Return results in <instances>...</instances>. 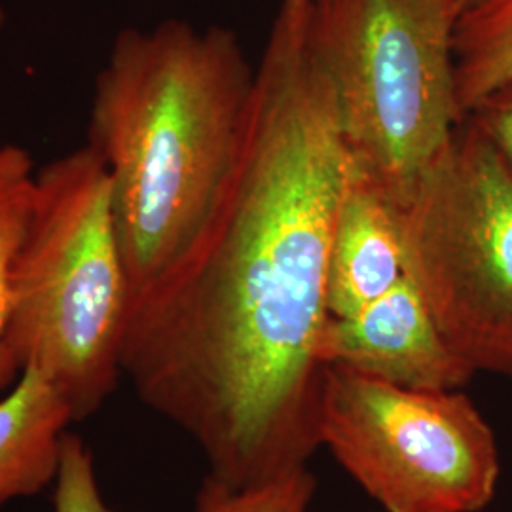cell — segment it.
Instances as JSON below:
<instances>
[{
	"mask_svg": "<svg viewBox=\"0 0 512 512\" xmlns=\"http://www.w3.org/2000/svg\"><path fill=\"white\" fill-rule=\"evenodd\" d=\"M315 490L308 467L251 486H230L207 475L194 512H311Z\"/></svg>",
	"mask_w": 512,
	"mask_h": 512,
	"instance_id": "7c38bea8",
	"label": "cell"
},
{
	"mask_svg": "<svg viewBox=\"0 0 512 512\" xmlns=\"http://www.w3.org/2000/svg\"><path fill=\"white\" fill-rule=\"evenodd\" d=\"M476 2H480V0H459V4H461V10H467V8H471L473 4Z\"/></svg>",
	"mask_w": 512,
	"mask_h": 512,
	"instance_id": "9a60e30c",
	"label": "cell"
},
{
	"mask_svg": "<svg viewBox=\"0 0 512 512\" xmlns=\"http://www.w3.org/2000/svg\"><path fill=\"white\" fill-rule=\"evenodd\" d=\"M399 211L384 192L351 173L330 241L327 304L332 317L365 310L403 277Z\"/></svg>",
	"mask_w": 512,
	"mask_h": 512,
	"instance_id": "ba28073f",
	"label": "cell"
},
{
	"mask_svg": "<svg viewBox=\"0 0 512 512\" xmlns=\"http://www.w3.org/2000/svg\"><path fill=\"white\" fill-rule=\"evenodd\" d=\"M73 410L37 368L0 397V507L54 484Z\"/></svg>",
	"mask_w": 512,
	"mask_h": 512,
	"instance_id": "9c48e42d",
	"label": "cell"
},
{
	"mask_svg": "<svg viewBox=\"0 0 512 512\" xmlns=\"http://www.w3.org/2000/svg\"><path fill=\"white\" fill-rule=\"evenodd\" d=\"M404 272L448 346L512 380V169L465 116L399 207Z\"/></svg>",
	"mask_w": 512,
	"mask_h": 512,
	"instance_id": "5b68a950",
	"label": "cell"
},
{
	"mask_svg": "<svg viewBox=\"0 0 512 512\" xmlns=\"http://www.w3.org/2000/svg\"><path fill=\"white\" fill-rule=\"evenodd\" d=\"M321 361L421 391H458L476 376L448 346L406 275L365 310L330 315L321 336Z\"/></svg>",
	"mask_w": 512,
	"mask_h": 512,
	"instance_id": "52a82bcc",
	"label": "cell"
},
{
	"mask_svg": "<svg viewBox=\"0 0 512 512\" xmlns=\"http://www.w3.org/2000/svg\"><path fill=\"white\" fill-rule=\"evenodd\" d=\"M459 0H311L353 171L395 207L465 118L456 88Z\"/></svg>",
	"mask_w": 512,
	"mask_h": 512,
	"instance_id": "277c9868",
	"label": "cell"
},
{
	"mask_svg": "<svg viewBox=\"0 0 512 512\" xmlns=\"http://www.w3.org/2000/svg\"><path fill=\"white\" fill-rule=\"evenodd\" d=\"M467 116L490 137L512 169V78L484 97Z\"/></svg>",
	"mask_w": 512,
	"mask_h": 512,
	"instance_id": "5bb4252c",
	"label": "cell"
},
{
	"mask_svg": "<svg viewBox=\"0 0 512 512\" xmlns=\"http://www.w3.org/2000/svg\"><path fill=\"white\" fill-rule=\"evenodd\" d=\"M0 147H2V143H0Z\"/></svg>",
	"mask_w": 512,
	"mask_h": 512,
	"instance_id": "e0dca14e",
	"label": "cell"
},
{
	"mask_svg": "<svg viewBox=\"0 0 512 512\" xmlns=\"http://www.w3.org/2000/svg\"><path fill=\"white\" fill-rule=\"evenodd\" d=\"M37 167L29 150L0 147V393L18 382L21 368L10 348L12 268L33 202Z\"/></svg>",
	"mask_w": 512,
	"mask_h": 512,
	"instance_id": "8fae6325",
	"label": "cell"
},
{
	"mask_svg": "<svg viewBox=\"0 0 512 512\" xmlns=\"http://www.w3.org/2000/svg\"><path fill=\"white\" fill-rule=\"evenodd\" d=\"M454 57L459 109L467 116L512 78V0H480L463 10Z\"/></svg>",
	"mask_w": 512,
	"mask_h": 512,
	"instance_id": "30bf717a",
	"label": "cell"
},
{
	"mask_svg": "<svg viewBox=\"0 0 512 512\" xmlns=\"http://www.w3.org/2000/svg\"><path fill=\"white\" fill-rule=\"evenodd\" d=\"M4 25H6V14H4V10L0 8V33H2V29H4Z\"/></svg>",
	"mask_w": 512,
	"mask_h": 512,
	"instance_id": "2e32d148",
	"label": "cell"
},
{
	"mask_svg": "<svg viewBox=\"0 0 512 512\" xmlns=\"http://www.w3.org/2000/svg\"><path fill=\"white\" fill-rule=\"evenodd\" d=\"M351 173L311 0H281L232 183L192 251L129 302L122 346L135 395L220 482L287 475L321 448L330 241Z\"/></svg>",
	"mask_w": 512,
	"mask_h": 512,
	"instance_id": "6da1fadb",
	"label": "cell"
},
{
	"mask_svg": "<svg viewBox=\"0 0 512 512\" xmlns=\"http://www.w3.org/2000/svg\"><path fill=\"white\" fill-rule=\"evenodd\" d=\"M319 444L387 512H478L494 499L499 450L475 403L325 366Z\"/></svg>",
	"mask_w": 512,
	"mask_h": 512,
	"instance_id": "8992f818",
	"label": "cell"
},
{
	"mask_svg": "<svg viewBox=\"0 0 512 512\" xmlns=\"http://www.w3.org/2000/svg\"><path fill=\"white\" fill-rule=\"evenodd\" d=\"M256 69L226 27L124 29L95 76L88 147L107 167L129 302L202 239L238 167Z\"/></svg>",
	"mask_w": 512,
	"mask_h": 512,
	"instance_id": "7a4b0ae2",
	"label": "cell"
},
{
	"mask_svg": "<svg viewBox=\"0 0 512 512\" xmlns=\"http://www.w3.org/2000/svg\"><path fill=\"white\" fill-rule=\"evenodd\" d=\"M54 512H114L99 490L92 448L69 431L61 442Z\"/></svg>",
	"mask_w": 512,
	"mask_h": 512,
	"instance_id": "4fadbf2b",
	"label": "cell"
},
{
	"mask_svg": "<svg viewBox=\"0 0 512 512\" xmlns=\"http://www.w3.org/2000/svg\"><path fill=\"white\" fill-rule=\"evenodd\" d=\"M129 283L116 236L109 171L93 148L37 169L12 268L10 348L88 420L116 391Z\"/></svg>",
	"mask_w": 512,
	"mask_h": 512,
	"instance_id": "3957f363",
	"label": "cell"
}]
</instances>
